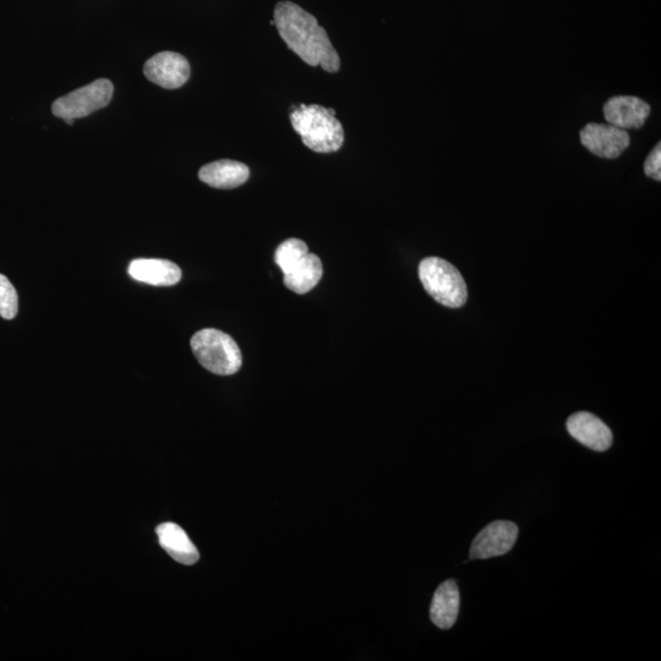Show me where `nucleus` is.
<instances>
[{"mask_svg":"<svg viewBox=\"0 0 661 661\" xmlns=\"http://www.w3.org/2000/svg\"><path fill=\"white\" fill-rule=\"evenodd\" d=\"M273 23L289 49L310 67H321L336 73L341 60L333 47L329 35L318 19L292 2H280L273 14Z\"/></svg>","mask_w":661,"mask_h":661,"instance_id":"obj_1","label":"nucleus"},{"mask_svg":"<svg viewBox=\"0 0 661 661\" xmlns=\"http://www.w3.org/2000/svg\"><path fill=\"white\" fill-rule=\"evenodd\" d=\"M291 123L303 144L318 154H331L343 146L344 130L335 109L300 105L293 108Z\"/></svg>","mask_w":661,"mask_h":661,"instance_id":"obj_2","label":"nucleus"},{"mask_svg":"<svg viewBox=\"0 0 661 661\" xmlns=\"http://www.w3.org/2000/svg\"><path fill=\"white\" fill-rule=\"evenodd\" d=\"M190 344L199 363L213 374L233 375L242 368V352L237 342L225 332L201 330L191 338Z\"/></svg>","mask_w":661,"mask_h":661,"instance_id":"obj_3","label":"nucleus"},{"mask_svg":"<svg viewBox=\"0 0 661 661\" xmlns=\"http://www.w3.org/2000/svg\"><path fill=\"white\" fill-rule=\"evenodd\" d=\"M419 278L425 291L437 303L447 308L463 307L468 299L467 284L461 272L450 262L440 258H428L420 262Z\"/></svg>","mask_w":661,"mask_h":661,"instance_id":"obj_4","label":"nucleus"},{"mask_svg":"<svg viewBox=\"0 0 661 661\" xmlns=\"http://www.w3.org/2000/svg\"><path fill=\"white\" fill-rule=\"evenodd\" d=\"M114 87L111 81L100 79L79 90L70 92L69 95L54 101L52 112L54 116L64 119L68 125H73L74 120L90 116L109 105L113 97Z\"/></svg>","mask_w":661,"mask_h":661,"instance_id":"obj_5","label":"nucleus"},{"mask_svg":"<svg viewBox=\"0 0 661 661\" xmlns=\"http://www.w3.org/2000/svg\"><path fill=\"white\" fill-rule=\"evenodd\" d=\"M518 538V527L510 521H495L475 537L471 560H486L510 553Z\"/></svg>","mask_w":661,"mask_h":661,"instance_id":"obj_6","label":"nucleus"},{"mask_svg":"<svg viewBox=\"0 0 661 661\" xmlns=\"http://www.w3.org/2000/svg\"><path fill=\"white\" fill-rule=\"evenodd\" d=\"M581 142L593 155L615 160L630 146V135L611 124L589 123L581 131Z\"/></svg>","mask_w":661,"mask_h":661,"instance_id":"obj_7","label":"nucleus"},{"mask_svg":"<svg viewBox=\"0 0 661 661\" xmlns=\"http://www.w3.org/2000/svg\"><path fill=\"white\" fill-rule=\"evenodd\" d=\"M147 79L163 89H179L190 78V65L187 58L174 52H161L147 60L144 67Z\"/></svg>","mask_w":661,"mask_h":661,"instance_id":"obj_8","label":"nucleus"},{"mask_svg":"<svg viewBox=\"0 0 661 661\" xmlns=\"http://www.w3.org/2000/svg\"><path fill=\"white\" fill-rule=\"evenodd\" d=\"M568 433L587 446L588 449L598 452L608 451L613 445V433L602 419L588 412H578L567 420Z\"/></svg>","mask_w":661,"mask_h":661,"instance_id":"obj_9","label":"nucleus"},{"mask_svg":"<svg viewBox=\"0 0 661 661\" xmlns=\"http://www.w3.org/2000/svg\"><path fill=\"white\" fill-rule=\"evenodd\" d=\"M649 113L648 103L633 96L613 97L604 106L606 122L622 130L641 129Z\"/></svg>","mask_w":661,"mask_h":661,"instance_id":"obj_10","label":"nucleus"},{"mask_svg":"<svg viewBox=\"0 0 661 661\" xmlns=\"http://www.w3.org/2000/svg\"><path fill=\"white\" fill-rule=\"evenodd\" d=\"M128 272L135 281L156 287H171L182 280V270L162 259H136L130 262Z\"/></svg>","mask_w":661,"mask_h":661,"instance_id":"obj_11","label":"nucleus"},{"mask_svg":"<svg viewBox=\"0 0 661 661\" xmlns=\"http://www.w3.org/2000/svg\"><path fill=\"white\" fill-rule=\"evenodd\" d=\"M158 542L179 564L191 566L199 561V551L188 534L176 523H163L156 529Z\"/></svg>","mask_w":661,"mask_h":661,"instance_id":"obj_12","label":"nucleus"},{"mask_svg":"<svg viewBox=\"0 0 661 661\" xmlns=\"http://www.w3.org/2000/svg\"><path fill=\"white\" fill-rule=\"evenodd\" d=\"M250 169L244 163L232 160H221L209 163L200 169L201 182L216 189H234L247 183Z\"/></svg>","mask_w":661,"mask_h":661,"instance_id":"obj_13","label":"nucleus"},{"mask_svg":"<svg viewBox=\"0 0 661 661\" xmlns=\"http://www.w3.org/2000/svg\"><path fill=\"white\" fill-rule=\"evenodd\" d=\"M460 591L453 579H449L436 589L431 603L430 617L441 630H450L456 624L460 613Z\"/></svg>","mask_w":661,"mask_h":661,"instance_id":"obj_14","label":"nucleus"},{"mask_svg":"<svg viewBox=\"0 0 661 661\" xmlns=\"http://www.w3.org/2000/svg\"><path fill=\"white\" fill-rule=\"evenodd\" d=\"M324 275V267L318 255L308 253L294 269L284 275V284L297 294H307L318 286Z\"/></svg>","mask_w":661,"mask_h":661,"instance_id":"obj_15","label":"nucleus"},{"mask_svg":"<svg viewBox=\"0 0 661 661\" xmlns=\"http://www.w3.org/2000/svg\"><path fill=\"white\" fill-rule=\"evenodd\" d=\"M308 253V245L303 240L296 238L288 239L277 248L275 262L282 270L283 275H287Z\"/></svg>","mask_w":661,"mask_h":661,"instance_id":"obj_16","label":"nucleus"},{"mask_svg":"<svg viewBox=\"0 0 661 661\" xmlns=\"http://www.w3.org/2000/svg\"><path fill=\"white\" fill-rule=\"evenodd\" d=\"M19 298L15 288L4 275H0V316L13 320L18 315Z\"/></svg>","mask_w":661,"mask_h":661,"instance_id":"obj_17","label":"nucleus"},{"mask_svg":"<svg viewBox=\"0 0 661 661\" xmlns=\"http://www.w3.org/2000/svg\"><path fill=\"white\" fill-rule=\"evenodd\" d=\"M644 173L646 176L658 180H661V145L658 144L654 147V150L650 152V155L647 157L646 162H644Z\"/></svg>","mask_w":661,"mask_h":661,"instance_id":"obj_18","label":"nucleus"}]
</instances>
